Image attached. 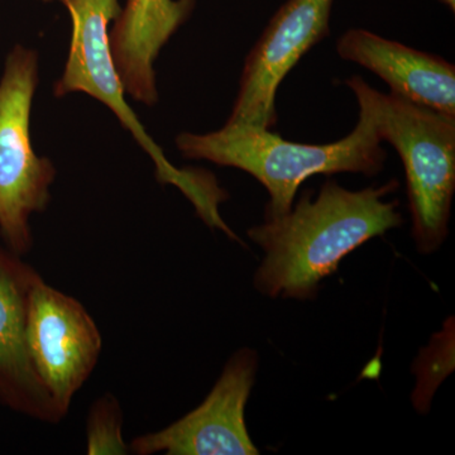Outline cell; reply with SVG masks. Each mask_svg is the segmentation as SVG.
<instances>
[{
    "label": "cell",
    "instance_id": "obj_3",
    "mask_svg": "<svg viewBox=\"0 0 455 455\" xmlns=\"http://www.w3.org/2000/svg\"><path fill=\"white\" fill-rule=\"evenodd\" d=\"M60 2L70 13L73 32L70 50L61 79L53 86L56 97L71 92H84L101 101L131 132L139 145L149 155L156 164V178L161 184L173 185L196 206L197 215L212 229H220L227 235L232 230L221 220L220 203L227 200V193L220 188L212 173L199 170L178 169L147 134L136 113L124 99V85L110 47V22L121 14L119 0H44Z\"/></svg>",
    "mask_w": 455,
    "mask_h": 455
},
{
    "label": "cell",
    "instance_id": "obj_6",
    "mask_svg": "<svg viewBox=\"0 0 455 455\" xmlns=\"http://www.w3.org/2000/svg\"><path fill=\"white\" fill-rule=\"evenodd\" d=\"M27 346L33 367L62 416L85 385L103 348V338L82 302L44 280L29 300Z\"/></svg>",
    "mask_w": 455,
    "mask_h": 455
},
{
    "label": "cell",
    "instance_id": "obj_11",
    "mask_svg": "<svg viewBox=\"0 0 455 455\" xmlns=\"http://www.w3.org/2000/svg\"><path fill=\"white\" fill-rule=\"evenodd\" d=\"M196 0H127L109 33L116 70L132 98L158 100L154 64L161 49L187 22Z\"/></svg>",
    "mask_w": 455,
    "mask_h": 455
},
{
    "label": "cell",
    "instance_id": "obj_4",
    "mask_svg": "<svg viewBox=\"0 0 455 455\" xmlns=\"http://www.w3.org/2000/svg\"><path fill=\"white\" fill-rule=\"evenodd\" d=\"M346 84L372 109L379 137L403 161L416 250L435 252L448 236L455 191V116L382 94L361 76Z\"/></svg>",
    "mask_w": 455,
    "mask_h": 455
},
{
    "label": "cell",
    "instance_id": "obj_2",
    "mask_svg": "<svg viewBox=\"0 0 455 455\" xmlns=\"http://www.w3.org/2000/svg\"><path fill=\"white\" fill-rule=\"evenodd\" d=\"M357 100V125L334 143L291 142L266 128L227 123L211 133L179 134L176 146L190 160L235 167L253 176L269 196L265 220H274L291 211L299 188L313 176L339 172L376 176L381 172L387 152L382 147L372 109L363 99Z\"/></svg>",
    "mask_w": 455,
    "mask_h": 455
},
{
    "label": "cell",
    "instance_id": "obj_9",
    "mask_svg": "<svg viewBox=\"0 0 455 455\" xmlns=\"http://www.w3.org/2000/svg\"><path fill=\"white\" fill-rule=\"evenodd\" d=\"M41 275L22 256L0 245V405L42 423L64 420L33 367L26 325Z\"/></svg>",
    "mask_w": 455,
    "mask_h": 455
},
{
    "label": "cell",
    "instance_id": "obj_10",
    "mask_svg": "<svg viewBox=\"0 0 455 455\" xmlns=\"http://www.w3.org/2000/svg\"><path fill=\"white\" fill-rule=\"evenodd\" d=\"M337 52L346 61L381 77L391 94L455 116V66L443 57L362 28L344 33L338 40Z\"/></svg>",
    "mask_w": 455,
    "mask_h": 455
},
{
    "label": "cell",
    "instance_id": "obj_12",
    "mask_svg": "<svg viewBox=\"0 0 455 455\" xmlns=\"http://www.w3.org/2000/svg\"><path fill=\"white\" fill-rule=\"evenodd\" d=\"M123 412L118 400L112 395L98 398L89 412L86 424V453L128 454L122 434Z\"/></svg>",
    "mask_w": 455,
    "mask_h": 455
},
{
    "label": "cell",
    "instance_id": "obj_1",
    "mask_svg": "<svg viewBox=\"0 0 455 455\" xmlns=\"http://www.w3.org/2000/svg\"><path fill=\"white\" fill-rule=\"evenodd\" d=\"M397 188L396 180L358 191L328 180L315 199L305 191L291 211L251 228L248 236L265 253L254 274L257 291L271 299L315 298L349 253L403 226L397 200H386Z\"/></svg>",
    "mask_w": 455,
    "mask_h": 455
},
{
    "label": "cell",
    "instance_id": "obj_13",
    "mask_svg": "<svg viewBox=\"0 0 455 455\" xmlns=\"http://www.w3.org/2000/svg\"><path fill=\"white\" fill-rule=\"evenodd\" d=\"M442 4L447 5L451 12H455V0H438Z\"/></svg>",
    "mask_w": 455,
    "mask_h": 455
},
{
    "label": "cell",
    "instance_id": "obj_5",
    "mask_svg": "<svg viewBox=\"0 0 455 455\" xmlns=\"http://www.w3.org/2000/svg\"><path fill=\"white\" fill-rule=\"evenodd\" d=\"M38 56L16 44L0 79V235L18 256L32 250L29 218L49 205L56 170L33 149L31 112Z\"/></svg>",
    "mask_w": 455,
    "mask_h": 455
},
{
    "label": "cell",
    "instance_id": "obj_8",
    "mask_svg": "<svg viewBox=\"0 0 455 455\" xmlns=\"http://www.w3.org/2000/svg\"><path fill=\"white\" fill-rule=\"evenodd\" d=\"M259 368L256 350H236L211 394L184 418L131 442L132 453L257 455L245 424V406Z\"/></svg>",
    "mask_w": 455,
    "mask_h": 455
},
{
    "label": "cell",
    "instance_id": "obj_7",
    "mask_svg": "<svg viewBox=\"0 0 455 455\" xmlns=\"http://www.w3.org/2000/svg\"><path fill=\"white\" fill-rule=\"evenodd\" d=\"M334 0H287L245 59L227 123L272 130L281 83L302 56L331 35Z\"/></svg>",
    "mask_w": 455,
    "mask_h": 455
}]
</instances>
